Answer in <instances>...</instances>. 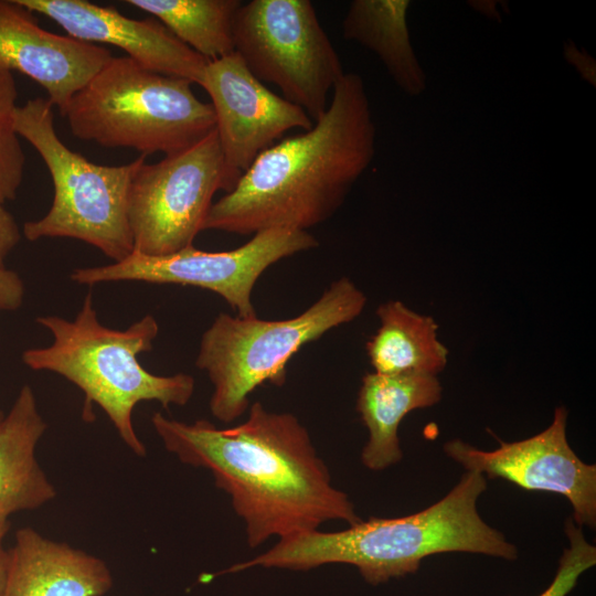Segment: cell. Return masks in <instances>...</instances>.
Wrapping results in <instances>:
<instances>
[{
  "instance_id": "cell-23",
  "label": "cell",
  "mask_w": 596,
  "mask_h": 596,
  "mask_svg": "<svg viewBox=\"0 0 596 596\" xmlns=\"http://www.w3.org/2000/svg\"><path fill=\"white\" fill-rule=\"evenodd\" d=\"M25 285L12 269H0V312L19 309L24 300Z\"/></svg>"
},
{
  "instance_id": "cell-9",
  "label": "cell",
  "mask_w": 596,
  "mask_h": 596,
  "mask_svg": "<svg viewBox=\"0 0 596 596\" xmlns=\"http://www.w3.org/2000/svg\"><path fill=\"white\" fill-rule=\"evenodd\" d=\"M224 190V162L216 130L156 163L143 161L128 192L134 252L163 256L191 246Z\"/></svg>"
},
{
  "instance_id": "cell-18",
  "label": "cell",
  "mask_w": 596,
  "mask_h": 596,
  "mask_svg": "<svg viewBox=\"0 0 596 596\" xmlns=\"http://www.w3.org/2000/svg\"><path fill=\"white\" fill-rule=\"evenodd\" d=\"M380 327L366 343L374 372L436 375L447 364L448 350L438 340V326L398 300L379 306Z\"/></svg>"
},
{
  "instance_id": "cell-14",
  "label": "cell",
  "mask_w": 596,
  "mask_h": 596,
  "mask_svg": "<svg viewBox=\"0 0 596 596\" xmlns=\"http://www.w3.org/2000/svg\"><path fill=\"white\" fill-rule=\"evenodd\" d=\"M111 57L103 46L41 28L15 0H0V65L35 81L61 114Z\"/></svg>"
},
{
  "instance_id": "cell-24",
  "label": "cell",
  "mask_w": 596,
  "mask_h": 596,
  "mask_svg": "<svg viewBox=\"0 0 596 596\" xmlns=\"http://www.w3.org/2000/svg\"><path fill=\"white\" fill-rule=\"evenodd\" d=\"M21 232L14 216L0 204V269L12 249L18 245Z\"/></svg>"
},
{
  "instance_id": "cell-6",
  "label": "cell",
  "mask_w": 596,
  "mask_h": 596,
  "mask_svg": "<svg viewBox=\"0 0 596 596\" xmlns=\"http://www.w3.org/2000/svg\"><path fill=\"white\" fill-rule=\"evenodd\" d=\"M365 304L364 292L341 277L292 318L219 313L203 332L195 359L196 368L213 385L211 414L223 423L240 418L249 407L254 390L264 383L283 386L291 358L306 344L358 318Z\"/></svg>"
},
{
  "instance_id": "cell-25",
  "label": "cell",
  "mask_w": 596,
  "mask_h": 596,
  "mask_svg": "<svg viewBox=\"0 0 596 596\" xmlns=\"http://www.w3.org/2000/svg\"><path fill=\"white\" fill-rule=\"evenodd\" d=\"M9 521L0 523V596H4L7 571H8V550L4 549V539L9 531Z\"/></svg>"
},
{
  "instance_id": "cell-12",
  "label": "cell",
  "mask_w": 596,
  "mask_h": 596,
  "mask_svg": "<svg viewBox=\"0 0 596 596\" xmlns=\"http://www.w3.org/2000/svg\"><path fill=\"white\" fill-rule=\"evenodd\" d=\"M567 411L555 409L553 422L540 434L483 451L460 440L445 444L447 456L467 471L502 478L526 489L562 494L573 507V521L596 525V467L582 461L566 438Z\"/></svg>"
},
{
  "instance_id": "cell-3",
  "label": "cell",
  "mask_w": 596,
  "mask_h": 596,
  "mask_svg": "<svg viewBox=\"0 0 596 596\" xmlns=\"http://www.w3.org/2000/svg\"><path fill=\"white\" fill-rule=\"evenodd\" d=\"M486 489L482 473L466 471L443 499L417 513L360 520L342 531L292 534L222 573L256 566L307 571L341 563L355 566L366 583L377 585L417 572L422 560L438 553L469 552L514 560L517 547L477 511V501Z\"/></svg>"
},
{
  "instance_id": "cell-26",
  "label": "cell",
  "mask_w": 596,
  "mask_h": 596,
  "mask_svg": "<svg viewBox=\"0 0 596 596\" xmlns=\"http://www.w3.org/2000/svg\"><path fill=\"white\" fill-rule=\"evenodd\" d=\"M3 416H4V413L2 411H0V422L3 418Z\"/></svg>"
},
{
  "instance_id": "cell-15",
  "label": "cell",
  "mask_w": 596,
  "mask_h": 596,
  "mask_svg": "<svg viewBox=\"0 0 596 596\" xmlns=\"http://www.w3.org/2000/svg\"><path fill=\"white\" fill-rule=\"evenodd\" d=\"M113 585L104 560L33 528L19 529L8 550L4 596H104Z\"/></svg>"
},
{
  "instance_id": "cell-19",
  "label": "cell",
  "mask_w": 596,
  "mask_h": 596,
  "mask_svg": "<svg viewBox=\"0 0 596 596\" xmlns=\"http://www.w3.org/2000/svg\"><path fill=\"white\" fill-rule=\"evenodd\" d=\"M407 0H354L342 22L343 36L379 55L395 83L419 95L426 78L409 41Z\"/></svg>"
},
{
  "instance_id": "cell-5",
  "label": "cell",
  "mask_w": 596,
  "mask_h": 596,
  "mask_svg": "<svg viewBox=\"0 0 596 596\" xmlns=\"http://www.w3.org/2000/svg\"><path fill=\"white\" fill-rule=\"evenodd\" d=\"M192 84L150 71L128 56H113L62 115L78 139L132 148L143 156H169L215 129L212 105L195 96Z\"/></svg>"
},
{
  "instance_id": "cell-22",
  "label": "cell",
  "mask_w": 596,
  "mask_h": 596,
  "mask_svg": "<svg viewBox=\"0 0 596 596\" xmlns=\"http://www.w3.org/2000/svg\"><path fill=\"white\" fill-rule=\"evenodd\" d=\"M565 534L570 546L564 549L550 586L539 596H567L579 576L596 564V547L586 541L573 519L565 521Z\"/></svg>"
},
{
  "instance_id": "cell-17",
  "label": "cell",
  "mask_w": 596,
  "mask_h": 596,
  "mask_svg": "<svg viewBox=\"0 0 596 596\" xmlns=\"http://www.w3.org/2000/svg\"><path fill=\"white\" fill-rule=\"evenodd\" d=\"M441 398L436 375L423 373L363 376L356 411L368 428L369 439L361 460L371 470H383L402 459L398 426L412 411L435 405Z\"/></svg>"
},
{
  "instance_id": "cell-21",
  "label": "cell",
  "mask_w": 596,
  "mask_h": 596,
  "mask_svg": "<svg viewBox=\"0 0 596 596\" xmlns=\"http://www.w3.org/2000/svg\"><path fill=\"white\" fill-rule=\"evenodd\" d=\"M18 91L13 73L0 65V204L13 201L23 180L25 157L15 129Z\"/></svg>"
},
{
  "instance_id": "cell-4",
  "label": "cell",
  "mask_w": 596,
  "mask_h": 596,
  "mask_svg": "<svg viewBox=\"0 0 596 596\" xmlns=\"http://www.w3.org/2000/svg\"><path fill=\"white\" fill-rule=\"evenodd\" d=\"M36 322L51 332L53 341L23 351L22 362L33 371L53 372L76 385L85 394L86 405H98L138 457H145L147 449L132 424L135 406L143 401H156L166 408L184 406L193 396L192 375H156L139 363V354L152 350L159 333L151 315L125 330L108 328L99 322L88 292L75 319L40 316Z\"/></svg>"
},
{
  "instance_id": "cell-2",
  "label": "cell",
  "mask_w": 596,
  "mask_h": 596,
  "mask_svg": "<svg viewBox=\"0 0 596 596\" xmlns=\"http://www.w3.org/2000/svg\"><path fill=\"white\" fill-rule=\"evenodd\" d=\"M315 121L259 153L234 189L213 202L203 230L308 232L330 219L374 155L375 127L361 76L344 73Z\"/></svg>"
},
{
  "instance_id": "cell-8",
  "label": "cell",
  "mask_w": 596,
  "mask_h": 596,
  "mask_svg": "<svg viewBox=\"0 0 596 596\" xmlns=\"http://www.w3.org/2000/svg\"><path fill=\"white\" fill-rule=\"evenodd\" d=\"M234 52L262 82L317 120L343 76L340 57L309 0H251L233 23Z\"/></svg>"
},
{
  "instance_id": "cell-1",
  "label": "cell",
  "mask_w": 596,
  "mask_h": 596,
  "mask_svg": "<svg viewBox=\"0 0 596 596\" xmlns=\"http://www.w3.org/2000/svg\"><path fill=\"white\" fill-rule=\"evenodd\" d=\"M164 448L192 467L207 469L244 521L249 547L318 530L332 520L358 523L354 505L334 488L307 428L291 413L270 412L260 402L245 422L219 428L151 416Z\"/></svg>"
},
{
  "instance_id": "cell-10",
  "label": "cell",
  "mask_w": 596,
  "mask_h": 596,
  "mask_svg": "<svg viewBox=\"0 0 596 596\" xmlns=\"http://www.w3.org/2000/svg\"><path fill=\"white\" fill-rule=\"evenodd\" d=\"M318 244L308 232L275 228L254 234L232 251L205 252L191 245L163 256L132 252L120 262L76 268L70 277L77 284L89 286L143 281L202 288L222 297L236 316L251 318L257 316L253 290L265 270L280 259L312 249Z\"/></svg>"
},
{
  "instance_id": "cell-7",
  "label": "cell",
  "mask_w": 596,
  "mask_h": 596,
  "mask_svg": "<svg viewBox=\"0 0 596 596\" xmlns=\"http://www.w3.org/2000/svg\"><path fill=\"white\" fill-rule=\"evenodd\" d=\"M15 129L43 159L54 187L51 209L43 217L24 223V237L32 242L75 238L95 246L113 263L128 257L134 252L128 192L146 156L121 166L88 161L58 138L53 105L43 97L18 106Z\"/></svg>"
},
{
  "instance_id": "cell-16",
  "label": "cell",
  "mask_w": 596,
  "mask_h": 596,
  "mask_svg": "<svg viewBox=\"0 0 596 596\" xmlns=\"http://www.w3.org/2000/svg\"><path fill=\"white\" fill-rule=\"evenodd\" d=\"M46 428L32 387L23 385L0 422V523L57 494L35 454Z\"/></svg>"
},
{
  "instance_id": "cell-11",
  "label": "cell",
  "mask_w": 596,
  "mask_h": 596,
  "mask_svg": "<svg viewBox=\"0 0 596 596\" xmlns=\"http://www.w3.org/2000/svg\"><path fill=\"white\" fill-rule=\"evenodd\" d=\"M199 85L214 110L226 193L277 139L313 125L304 109L269 91L235 52L209 61Z\"/></svg>"
},
{
  "instance_id": "cell-20",
  "label": "cell",
  "mask_w": 596,
  "mask_h": 596,
  "mask_svg": "<svg viewBox=\"0 0 596 596\" xmlns=\"http://www.w3.org/2000/svg\"><path fill=\"white\" fill-rule=\"evenodd\" d=\"M157 18L207 61L234 53L233 23L240 0H127Z\"/></svg>"
},
{
  "instance_id": "cell-13",
  "label": "cell",
  "mask_w": 596,
  "mask_h": 596,
  "mask_svg": "<svg viewBox=\"0 0 596 596\" xmlns=\"http://www.w3.org/2000/svg\"><path fill=\"white\" fill-rule=\"evenodd\" d=\"M15 1L52 19L70 36L117 46L141 66L160 74L199 84L209 62L156 19L127 18L114 7L86 0Z\"/></svg>"
}]
</instances>
